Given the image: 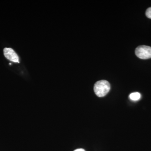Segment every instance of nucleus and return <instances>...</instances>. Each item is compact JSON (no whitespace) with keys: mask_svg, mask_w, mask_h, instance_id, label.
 <instances>
[{"mask_svg":"<svg viewBox=\"0 0 151 151\" xmlns=\"http://www.w3.org/2000/svg\"><path fill=\"white\" fill-rule=\"evenodd\" d=\"M146 15L149 18L151 19V7L147 9L146 12Z\"/></svg>","mask_w":151,"mask_h":151,"instance_id":"obj_5","label":"nucleus"},{"mask_svg":"<svg viewBox=\"0 0 151 151\" xmlns=\"http://www.w3.org/2000/svg\"><path fill=\"white\" fill-rule=\"evenodd\" d=\"M135 54L139 58L147 59L151 58V47L147 45L138 46L135 50Z\"/></svg>","mask_w":151,"mask_h":151,"instance_id":"obj_2","label":"nucleus"},{"mask_svg":"<svg viewBox=\"0 0 151 151\" xmlns=\"http://www.w3.org/2000/svg\"><path fill=\"white\" fill-rule=\"evenodd\" d=\"M5 57L11 61L15 63H19V58L13 49L11 48H5L4 49Z\"/></svg>","mask_w":151,"mask_h":151,"instance_id":"obj_3","label":"nucleus"},{"mask_svg":"<svg viewBox=\"0 0 151 151\" xmlns=\"http://www.w3.org/2000/svg\"><path fill=\"white\" fill-rule=\"evenodd\" d=\"M111 85L108 81L102 80L97 81L94 84V92L97 96L103 97L105 96L110 91Z\"/></svg>","mask_w":151,"mask_h":151,"instance_id":"obj_1","label":"nucleus"},{"mask_svg":"<svg viewBox=\"0 0 151 151\" xmlns=\"http://www.w3.org/2000/svg\"><path fill=\"white\" fill-rule=\"evenodd\" d=\"M129 97L132 101H138L140 99L141 95L139 92H133L130 94Z\"/></svg>","mask_w":151,"mask_h":151,"instance_id":"obj_4","label":"nucleus"},{"mask_svg":"<svg viewBox=\"0 0 151 151\" xmlns=\"http://www.w3.org/2000/svg\"><path fill=\"white\" fill-rule=\"evenodd\" d=\"M74 151H85V150L83 149H78L75 150Z\"/></svg>","mask_w":151,"mask_h":151,"instance_id":"obj_6","label":"nucleus"}]
</instances>
